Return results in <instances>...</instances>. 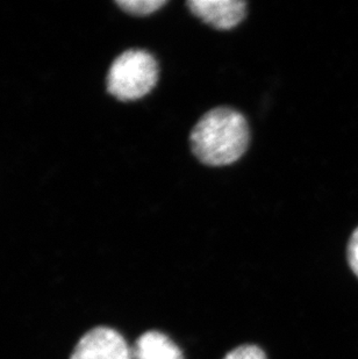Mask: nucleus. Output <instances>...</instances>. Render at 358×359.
I'll return each mask as SVG.
<instances>
[{"label":"nucleus","instance_id":"7ed1b4c3","mask_svg":"<svg viewBox=\"0 0 358 359\" xmlns=\"http://www.w3.org/2000/svg\"><path fill=\"white\" fill-rule=\"evenodd\" d=\"M70 359H133V355L120 332L98 327L79 339Z\"/></svg>","mask_w":358,"mask_h":359},{"label":"nucleus","instance_id":"0eeeda50","mask_svg":"<svg viewBox=\"0 0 358 359\" xmlns=\"http://www.w3.org/2000/svg\"><path fill=\"white\" fill-rule=\"evenodd\" d=\"M223 359H267V356L258 346L246 344L232 350Z\"/></svg>","mask_w":358,"mask_h":359},{"label":"nucleus","instance_id":"f03ea898","mask_svg":"<svg viewBox=\"0 0 358 359\" xmlns=\"http://www.w3.org/2000/svg\"><path fill=\"white\" fill-rule=\"evenodd\" d=\"M159 65L145 50L131 49L115 58L108 70L107 90L121 102L142 98L159 81Z\"/></svg>","mask_w":358,"mask_h":359},{"label":"nucleus","instance_id":"6e6552de","mask_svg":"<svg viewBox=\"0 0 358 359\" xmlns=\"http://www.w3.org/2000/svg\"><path fill=\"white\" fill-rule=\"evenodd\" d=\"M347 259H348L349 268L358 279V227L349 238Z\"/></svg>","mask_w":358,"mask_h":359},{"label":"nucleus","instance_id":"f257e3e1","mask_svg":"<svg viewBox=\"0 0 358 359\" xmlns=\"http://www.w3.org/2000/svg\"><path fill=\"white\" fill-rule=\"evenodd\" d=\"M249 139L246 118L235 109L218 107L197 122L190 143L194 156L205 165L225 166L240 160Z\"/></svg>","mask_w":358,"mask_h":359},{"label":"nucleus","instance_id":"20e7f679","mask_svg":"<svg viewBox=\"0 0 358 359\" xmlns=\"http://www.w3.org/2000/svg\"><path fill=\"white\" fill-rule=\"evenodd\" d=\"M186 5L200 20L221 31L237 27L247 13L242 0H190Z\"/></svg>","mask_w":358,"mask_h":359},{"label":"nucleus","instance_id":"39448f33","mask_svg":"<svg viewBox=\"0 0 358 359\" xmlns=\"http://www.w3.org/2000/svg\"><path fill=\"white\" fill-rule=\"evenodd\" d=\"M133 359H184L182 350L169 336L150 330L140 336L132 349Z\"/></svg>","mask_w":358,"mask_h":359},{"label":"nucleus","instance_id":"423d86ee","mask_svg":"<svg viewBox=\"0 0 358 359\" xmlns=\"http://www.w3.org/2000/svg\"><path fill=\"white\" fill-rule=\"evenodd\" d=\"M168 4V0H120L117 5L133 15H149Z\"/></svg>","mask_w":358,"mask_h":359}]
</instances>
